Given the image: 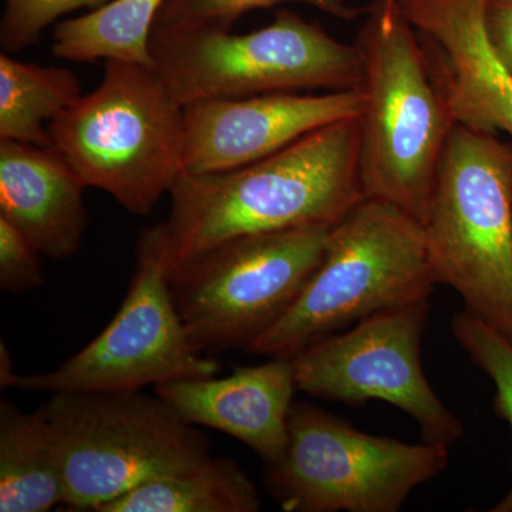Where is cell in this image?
Returning <instances> with one entry per match:
<instances>
[{
    "label": "cell",
    "instance_id": "6da1fadb",
    "mask_svg": "<svg viewBox=\"0 0 512 512\" xmlns=\"http://www.w3.org/2000/svg\"><path fill=\"white\" fill-rule=\"evenodd\" d=\"M163 225L168 274L208 249L248 235L333 228L365 200L359 119L313 131L255 163L220 173H184Z\"/></svg>",
    "mask_w": 512,
    "mask_h": 512
},
{
    "label": "cell",
    "instance_id": "7a4b0ae2",
    "mask_svg": "<svg viewBox=\"0 0 512 512\" xmlns=\"http://www.w3.org/2000/svg\"><path fill=\"white\" fill-rule=\"evenodd\" d=\"M365 107L359 119L363 194L423 224L456 126L419 32L399 0H373L357 35Z\"/></svg>",
    "mask_w": 512,
    "mask_h": 512
},
{
    "label": "cell",
    "instance_id": "3957f363",
    "mask_svg": "<svg viewBox=\"0 0 512 512\" xmlns=\"http://www.w3.org/2000/svg\"><path fill=\"white\" fill-rule=\"evenodd\" d=\"M436 285L423 224L365 198L330 229L325 255L292 308L247 352L291 359L376 313L430 299Z\"/></svg>",
    "mask_w": 512,
    "mask_h": 512
},
{
    "label": "cell",
    "instance_id": "277c9868",
    "mask_svg": "<svg viewBox=\"0 0 512 512\" xmlns=\"http://www.w3.org/2000/svg\"><path fill=\"white\" fill-rule=\"evenodd\" d=\"M86 187L147 215L184 174V106L156 67L106 60L103 80L49 126Z\"/></svg>",
    "mask_w": 512,
    "mask_h": 512
},
{
    "label": "cell",
    "instance_id": "5b68a950",
    "mask_svg": "<svg viewBox=\"0 0 512 512\" xmlns=\"http://www.w3.org/2000/svg\"><path fill=\"white\" fill-rule=\"evenodd\" d=\"M423 228L437 284L512 340V141L456 124Z\"/></svg>",
    "mask_w": 512,
    "mask_h": 512
},
{
    "label": "cell",
    "instance_id": "8992f818",
    "mask_svg": "<svg viewBox=\"0 0 512 512\" xmlns=\"http://www.w3.org/2000/svg\"><path fill=\"white\" fill-rule=\"evenodd\" d=\"M156 69L183 106L308 90L362 87L359 47L315 22L278 10L274 22L245 35L212 26H158L150 37Z\"/></svg>",
    "mask_w": 512,
    "mask_h": 512
},
{
    "label": "cell",
    "instance_id": "52a82bcc",
    "mask_svg": "<svg viewBox=\"0 0 512 512\" xmlns=\"http://www.w3.org/2000/svg\"><path fill=\"white\" fill-rule=\"evenodd\" d=\"M45 407L70 510L96 512L148 481L191 470L212 456L205 434L157 394H56Z\"/></svg>",
    "mask_w": 512,
    "mask_h": 512
},
{
    "label": "cell",
    "instance_id": "ba28073f",
    "mask_svg": "<svg viewBox=\"0 0 512 512\" xmlns=\"http://www.w3.org/2000/svg\"><path fill=\"white\" fill-rule=\"evenodd\" d=\"M0 352L2 387L52 396L138 392L147 386L204 379L220 370L192 343L175 308L161 224L141 231L126 298L93 342L40 375H18L3 342Z\"/></svg>",
    "mask_w": 512,
    "mask_h": 512
},
{
    "label": "cell",
    "instance_id": "9c48e42d",
    "mask_svg": "<svg viewBox=\"0 0 512 512\" xmlns=\"http://www.w3.org/2000/svg\"><path fill=\"white\" fill-rule=\"evenodd\" d=\"M448 447L403 443L355 429L308 403H293L282 456L265 485L286 512H397L448 467Z\"/></svg>",
    "mask_w": 512,
    "mask_h": 512
},
{
    "label": "cell",
    "instance_id": "30bf717a",
    "mask_svg": "<svg viewBox=\"0 0 512 512\" xmlns=\"http://www.w3.org/2000/svg\"><path fill=\"white\" fill-rule=\"evenodd\" d=\"M330 229L235 238L178 266L170 288L192 343L201 352L248 350L299 298L325 255Z\"/></svg>",
    "mask_w": 512,
    "mask_h": 512
},
{
    "label": "cell",
    "instance_id": "8fae6325",
    "mask_svg": "<svg viewBox=\"0 0 512 512\" xmlns=\"http://www.w3.org/2000/svg\"><path fill=\"white\" fill-rule=\"evenodd\" d=\"M430 301L376 313L291 357L296 387L346 406L382 400L409 414L423 441L450 447L464 426L444 406L421 366Z\"/></svg>",
    "mask_w": 512,
    "mask_h": 512
},
{
    "label": "cell",
    "instance_id": "7c38bea8",
    "mask_svg": "<svg viewBox=\"0 0 512 512\" xmlns=\"http://www.w3.org/2000/svg\"><path fill=\"white\" fill-rule=\"evenodd\" d=\"M362 90L207 99L184 106V173L235 170L338 121L359 117Z\"/></svg>",
    "mask_w": 512,
    "mask_h": 512
},
{
    "label": "cell",
    "instance_id": "4fadbf2b",
    "mask_svg": "<svg viewBox=\"0 0 512 512\" xmlns=\"http://www.w3.org/2000/svg\"><path fill=\"white\" fill-rule=\"evenodd\" d=\"M399 3L427 47L456 123L512 141V77L488 43V0Z\"/></svg>",
    "mask_w": 512,
    "mask_h": 512
},
{
    "label": "cell",
    "instance_id": "5bb4252c",
    "mask_svg": "<svg viewBox=\"0 0 512 512\" xmlns=\"http://www.w3.org/2000/svg\"><path fill=\"white\" fill-rule=\"evenodd\" d=\"M154 390L181 419L234 437L265 464L274 463L284 453L293 394L298 390L288 357L239 367L222 379L178 380Z\"/></svg>",
    "mask_w": 512,
    "mask_h": 512
},
{
    "label": "cell",
    "instance_id": "9a60e30c",
    "mask_svg": "<svg viewBox=\"0 0 512 512\" xmlns=\"http://www.w3.org/2000/svg\"><path fill=\"white\" fill-rule=\"evenodd\" d=\"M86 188L56 146L0 140V217L40 254L67 259L79 252L89 225Z\"/></svg>",
    "mask_w": 512,
    "mask_h": 512
},
{
    "label": "cell",
    "instance_id": "2e32d148",
    "mask_svg": "<svg viewBox=\"0 0 512 512\" xmlns=\"http://www.w3.org/2000/svg\"><path fill=\"white\" fill-rule=\"evenodd\" d=\"M64 505L59 448L46 407L23 413L0 403V512H46Z\"/></svg>",
    "mask_w": 512,
    "mask_h": 512
},
{
    "label": "cell",
    "instance_id": "e0dca14e",
    "mask_svg": "<svg viewBox=\"0 0 512 512\" xmlns=\"http://www.w3.org/2000/svg\"><path fill=\"white\" fill-rule=\"evenodd\" d=\"M261 495L231 458L211 456L200 466L148 481L96 512H256Z\"/></svg>",
    "mask_w": 512,
    "mask_h": 512
},
{
    "label": "cell",
    "instance_id": "ac0fdd59",
    "mask_svg": "<svg viewBox=\"0 0 512 512\" xmlns=\"http://www.w3.org/2000/svg\"><path fill=\"white\" fill-rule=\"evenodd\" d=\"M164 3L110 0L86 15L64 20L53 33V55L76 63L104 59L156 67L150 37Z\"/></svg>",
    "mask_w": 512,
    "mask_h": 512
},
{
    "label": "cell",
    "instance_id": "d6986e66",
    "mask_svg": "<svg viewBox=\"0 0 512 512\" xmlns=\"http://www.w3.org/2000/svg\"><path fill=\"white\" fill-rule=\"evenodd\" d=\"M82 96L76 74L0 55V140L53 146L49 126Z\"/></svg>",
    "mask_w": 512,
    "mask_h": 512
},
{
    "label": "cell",
    "instance_id": "ffe728a7",
    "mask_svg": "<svg viewBox=\"0 0 512 512\" xmlns=\"http://www.w3.org/2000/svg\"><path fill=\"white\" fill-rule=\"evenodd\" d=\"M451 332L474 365L490 377L495 387V413L512 431V340L467 311L454 315ZM495 511H512V488Z\"/></svg>",
    "mask_w": 512,
    "mask_h": 512
},
{
    "label": "cell",
    "instance_id": "44dd1931",
    "mask_svg": "<svg viewBox=\"0 0 512 512\" xmlns=\"http://www.w3.org/2000/svg\"><path fill=\"white\" fill-rule=\"evenodd\" d=\"M286 2L306 3L326 15L343 20L357 16V10L346 0H165L154 25L212 26L231 30L232 25L251 10L272 8Z\"/></svg>",
    "mask_w": 512,
    "mask_h": 512
},
{
    "label": "cell",
    "instance_id": "7402d4cb",
    "mask_svg": "<svg viewBox=\"0 0 512 512\" xmlns=\"http://www.w3.org/2000/svg\"><path fill=\"white\" fill-rule=\"evenodd\" d=\"M110 0H5L0 47L13 55L35 45L50 25L77 10L99 9Z\"/></svg>",
    "mask_w": 512,
    "mask_h": 512
},
{
    "label": "cell",
    "instance_id": "603a6c76",
    "mask_svg": "<svg viewBox=\"0 0 512 512\" xmlns=\"http://www.w3.org/2000/svg\"><path fill=\"white\" fill-rule=\"evenodd\" d=\"M39 251L22 234L0 217V289L18 293L43 284Z\"/></svg>",
    "mask_w": 512,
    "mask_h": 512
},
{
    "label": "cell",
    "instance_id": "cb8c5ba5",
    "mask_svg": "<svg viewBox=\"0 0 512 512\" xmlns=\"http://www.w3.org/2000/svg\"><path fill=\"white\" fill-rule=\"evenodd\" d=\"M484 26L494 55L512 77V0H488Z\"/></svg>",
    "mask_w": 512,
    "mask_h": 512
}]
</instances>
